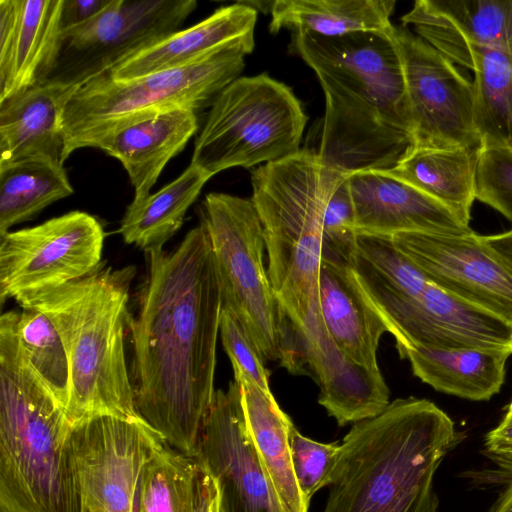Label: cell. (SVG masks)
Here are the masks:
<instances>
[{"mask_svg":"<svg viewBox=\"0 0 512 512\" xmlns=\"http://www.w3.org/2000/svg\"><path fill=\"white\" fill-rule=\"evenodd\" d=\"M147 275L127 328L141 418L176 451L196 457L214 397L221 287L203 223L171 251L145 252Z\"/></svg>","mask_w":512,"mask_h":512,"instance_id":"cell-1","label":"cell"},{"mask_svg":"<svg viewBox=\"0 0 512 512\" xmlns=\"http://www.w3.org/2000/svg\"><path fill=\"white\" fill-rule=\"evenodd\" d=\"M393 29L340 37L292 33L290 50L315 72L325 95L317 153L325 164L347 175L389 171L413 149Z\"/></svg>","mask_w":512,"mask_h":512,"instance_id":"cell-2","label":"cell"},{"mask_svg":"<svg viewBox=\"0 0 512 512\" xmlns=\"http://www.w3.org/2000/svg\"><path fill=\"white\" fill-rule=\"evenodd\" d=\"M433 402L399 398L379 415L354 423L323 482L322 512H438L434 476L461 441Z\"/></svg>","mask_w":512,"mask_h":512,"instance_id":"cell-3","label":"cell"},{"mask_svg":"<svg viewBox=\"0 0 512 512\" xmlns=\"http://www.w3.org/2000/svg\"><path fill=\"white\" fill-rule=\"evenodd\" d=\"M134 267L105 263L66 284L15 298L21 308L44 313L59 332L70 366L71 426L100 416L142 419L125 354Z\"/></svg>","mask_w":512,"mask_h":512,"instance_id":"cell-4","label":"cell"},{"mask_svg":"<svg viewBox=\"0 0 512 512\" xmlns=\"http://www.w3.org/2000/svg\"><path fill=\"white\" fill-rule=\"evenodd\" d=\"M17 315L0 317V510L82 512L72 426L19 350Z\"/></svg>","mask_w":512,"mask_h":512,"instance_id":"cell-5","label":"cell"},{"mask_svg":"<svg viewBox=\"0 0 512 512\" xmlns=\"http://www.w3.org/2000/svg\"><path fill=\"white\" fill-rule=\"evenodd\" d=\"M348 176L309 149L251 173V200L263 228L268 277L298 343L323 327L318 280L324 214L332 191Z\"/></svg>","mask_w":512,"mask_h":512,"instance_id":"cell-6","label":"cell"},{"mask_svg":"<svg viewBox=\"0 0 512 512\" xmlns=\"http://www.w3.org/2000/svg\"><path fill=\"white\" fill-rule=\"evenodd\" d=\"M201 223L212 246L222 308L239 320L264 362L279 360L290 373H302L294 331L264 267L263 228L252 200L209 193Z\"/></svg>","mask_w":512,"mask_h":512,"instance_id":"cell-7","label":"cell"},{"mask_svg":"<svg viewBox=\"0 0 512 512\" xmlns=\"http://www.w3.org/2000/svg\"><path fill=\"white\" fill-rule=\"evenodd\" d=\"M254 36L235 42L190 65L120 80L102 73L81 84L63 120L65 158L88 147L112 125L131 117L171 108L198 112L237 79Z\"/></svg>","mask_w":512,"mask_h":512,"instance_id":"cell-8","label":"cell"},{"mask_svg":"<svg viewBox=\"0 0 512 512\" xmlns=\"http://www.w3.org/2000/svg\"><path fill=\"white\" fill-rule=\"evenodd\" d=\"M307 115L292 89L266 73L238 77L210 106L191 164L209 178L297 153Z\"/></svg>","mask_w":512,"mask_h":512,"instance_id":"cell-9","label":"cell"},{"mask_svg":"<svg viewBox=\"0 0 512 512\" xmlns=\"http://www.w3.org/2000/svg\"><path fill=\"white\" fill-rule=\"evenodd\" d=\"M196 6L195 0H110L91 20L62 31L48 80L81 85L179 31Z\"/></svg>","mask_w":512,"mask_h":512,"instance_id":"cell-10","label":"cell"},{"mask_svg":"<svg viewBox=\"0 0 512 512\" xmlns=\"http://www.w3.org/2000/svg\"><path fill=\"white\" fill-rule=\"evenodd\" d=\"M413 125V149L482 146L475 126V89L449 58L394 26Z\"/></svg>","mask_w":512,"mask_h":512,"instance_id":"cell-11","label":"cell"},{"mask_svg":"<svg viewBox=\"0 0 512 512\" xmlns=\"http://www.w3.org/2000/svg\"><path fill=\"white\" fill-rule=\"evenodd\" d=\"M105 232L83 211L0 235V300L82 278L102 264Z\"/></svg>","mask_w":512,"mask_h":512,"instance_id":"cell-12","label":"cell"},{"mask_svg":"<svg viewBox=\"0 0 512 512\" xmlns=\"http://www.w3.org/2000/svg\"><path fill=\"white\" fill-rule=\"evenodd\" d=\"M395 245L437 287L512 325V271L473 230L464 234L403 232Z\"/></svg>","mask_w":512,"mask_h":512,"instance_id":"cell-13","label":"cell"},{"mask_svg":"<svg viewBox=\"0 0 512 512\" xmlns=\"http://www.w3.org/2000/svg\"><path fill=\"white\" fill-rule=\"evenodd\" d=\"M384 316L397 350L492 349L512 355V325L429 283L417 297L373 301Z\"/></svg>","mask_w":512,"mask_h":512,"instance_id":"cell-14","label":"cell"},{"mask_svg":"<svg viewBox=\"0 0 512 512\" xmlns=\"http://www.w3.org/2000/svg\"><path fill=\"white\" fill-rule=\"evenodd\" d=\"M194 459L217 479L222 512H283L248 436L235 380L215 390Z\"/></svg>","mask_w":512,"mask_h":512,"instance_id":"cell-15","label":"cell"},{"mask_svg":"<svg viewBox=\"0 0 512 512\" xmlns=\"http://www.w3.org/2000/svg\"><path fill=\"white\" fill-rule=\"evenodd\" d=\"M63 0H0V101L46 82L62 34Z\"/></svg>","mask_w":512,"mask_h":512,"instance_id":"cell-16","label":"cell"},{"mask_svg":"<svg viewBox=\"0 0 512 512\" xmlns=\"http://www.w3.org/2000/svg\"><path fill=\"white\" fill-rule=\"evenodd\" d=\"M401 21L455 64L473 50L512 51V0H418Z\"/></svg>","mask_w":512,"mask_h":512,"instance_id":"cell-17","label":"cell"},{"mask_svg":"<svg viewBox=\"0 0 512 512\" xmlns=\"http://www.w3.org/2000/svg\"><path fill=\"white\" fill-rule=\"evenodd\" d=\"M357 233L393 236L403 232H471L448 208L383 171L349 176Z\"/></svg>","mask_w":512,"mask_h":512,"instance_id":"cell-18","label":"cell"},{"mask_svg":"<svg viewBox=\"0 0 512 512\" xmlns=\"http://www.w3.org/2000/svg\"><path fill=\"white\" fill-rule=\"evenodd\" d=\"M198 127L194 110H159L112 125L88 147L121 162L134 188L133 201H139L150 194L166 164L184 149Z\"/></svg>","mask_w":512,"mask_h":512,"instance_id":"cell-19","label":"cell"},{"mask_svg":"<svg viewBox=\"0 0 512 512\" xmlns=\"http://www.w3.org/2000/svg\"><path fill=\"white\" fill-rule=\"evenodd\" d=\"M79 86L48 80L0 101V164L41 159L64 166V113Z\"/></svg>","mask_w":512,"mask_h":512,"instance_id":"cell-20","label":"cell"},{"mask_svg":"<svg viewBox=\"0 0 512 512\" xmlns=\"http://www.w3.org/2000/svg\"><path fill=\"white\" fill-rule=\"evenodd\" d=\"M318 299L324 327L336 347L354 362L378 370V345L390 328L349 263L322 258Z\"/></svg>","mask_w":512,"mask_h":512,"instance_id":"cell-21","label":"cell"},{"mask_svg":"<svg viewBox=\"0 0 512 512\" xmlns=\"http://www.w3.org/2000/svg\"><path fill=\"white\" fill-rule=\"evenodd\" d=\"M256 20L257 10L246 2L220 7L197 24L167 36L104 73L126 80L190 65L254 36Z\"/></svg>","mask_w":512,"mask_h":512,"instance_id":"cell-22","label":"cell"},{"mask_svg":"<svg viewBox=\"0 0 512 512\" xmlns=\"http://www.w3.org/2000/svg\"><path fill=\"white\" fill-rule=\"evenodd\" d=\"M241 405L248 436L263 475L283 512H308L297 484L290 455L289 432L294 425L271 390L238 375Z\"/></svg>","mask_w":512,"mask_h":512,"instance_id":"cell-23","label":"cell"},{"mask_svg":"<svg viewBox=\"0 0 512 512\" xmlns=\"http://www.w3.org/2000/svg\"><path fill=\"white\" fill-rule=\"evenodd\" d=\"M413 374L435 390L468 400H489L504 383L509 352L492 349H428L398 351Z\"/></svg>","mask_w":512,"mask_h":512,"instance_id":"cell-24","label":"cell"},{"mask_svg":"<svg viewBox=\"0 0 512 512\" xmlns=\"http://www.w3.org/2000/svg\"><path fill=\"white\" fill-rule=\"evenodd\" d=\"M481 150L482 146L414 148L393 169L383 172L435 199L469 226Z\"/></svg>","mask_w":512,"mask_h":512,"instance_id":"cell-25","label":"cell"},{"mask_svg":"<svg viewBox=\"0 0 512 512\" xmlns=\"http://www.w3.org/2000/svg\"><path fill=\"white\" fill-rule=\"evenodd\" d=\"M394 0H277L269 30L340 37L359 32H390Z\"/></svg>","mask_w":512,"mask_h":512,"instance_id":"cell-26","label":"cell"},{"mask_svg":"<svg viewBox=\"0 0 512 512\" xmlns=\"http://www.w3.org/2000/svg\"><path fill=\"white\" fill-rule=\"evenodd\" d=\"M210 178L190 165L163 188L127 206L119 233L144 252L163 248L181 228L190 206Z\"/></svg>","mask_w":512,"mask_h":512,"instance_id":"cell-27","label":"cell"},{"mask_svg":"<svg viewBox=\"0 0 512 512\" xmlns=\"http://www.w3.org/2000/svg\"><path fill=\"white\" fill-rule=\"evenodd\" d=\"M459 65L474 72V117L482 148L512 154V51L473 50Z\"/></svg>","mask_w":512,"mask_h":512,"instance_id":"cell-28","label":"cell"},{"mask_svg":"<svg viewBox=\"0 0 512 512\" xmlns=\"http://www.w3.org/2000/svg\"><path fill=\"white\" fill-rule=\"evenodd\" d=\"M73 192L64 166L41 159L0 164V235Z\"/></svg>","mask_w":512,"mask_h":512,"instance_id":"cell-29","label":"cell"},{"mask_svg":"<svg viewBox=\"0 0 512 512\" xmlns=\"http://www.w3.org/2000/svg\"><path fill=\"white\" fill-rule=\"evenodd\" d=\"M75 471L82 512H137L144 462L119 452L78 456Z\"/></svg>","mask_w":512,"mask_h":512,"instance_id":"cell-30","label":"cell"},{"mask_svg":"<svg viewBox=\"0 0 512 512\" xmlns=\"http://www.w3.org/2000/svg\"><path fill=\"white\" fill-rule=\"evenodd\" d=\"M349 265L372 301L417 297L430 283L392 236L357 233Z\"/></svg>","mask_w":512,"mask_h":512,"instance_id":"cell-31","label":"cell"},{"mask_svg":"<svg viewBox=\"0 0 512 512\" xmlns=\"http://www.w3.org/2000/svg\"><path fill=\"white\" fill-rule=\"evenodd\" d=\"M16 337L27 365L65 413L70 398V366L59 332L41 311L22 308L16 319Z\"/></svg>","mask_w":512,"mask_h":512,"instance_id":"cell-32","label":"cell"},{"mask_svg":"<svg viewBox=\"0 0 512 512\" xmlns=\"http://www.w3.org/2000/svg\"><path fill=\"white\" fill-rule=\"evenodd\" d=\"M198 463L165 443L146 463L137 512H195Z\"/></svg>","mask_w":512,"mask_h":512,"instance_id":"cell-33","label":"cell"},{"mask_svg":"<svg viewBox=\"0 0 512 512\" xmlns=\"http://www.w3.org/2000/svg\"><path fill=\"white\" fill-rule=\"evenodd\" d=\"M289 447L294 475L307 504L322 488L323 482L333 468L341 444L320 443L302 435L293 425L289 432Z\"/></svg>","mask_w":512,"mask_h":512,"instance_id":"cell-34","label":"cell"},{"mask_svg":"<svg viewBox=\"0 0 512 512\" xmlns=\"http://www.w3.org/2000/svg\"><path fill=\"white\" fill-rule=\"evenodd\" d=\"M349 176L332 191L324 214L322 258L349 263L356 244Z\"/></svg>","mask_w":512,"mask_h":512,"instance_id":"cell-35","label":"cell"},{"mask_svg":"<svg viewBox=\"0 0 512 512\" xmlns=\"http://www.w3.org/2000/svg\"><path fill=\"white\" fill-rule=\"evenodd\" d=\"M476 199L512 223V154L482 148L476 175Z\"/></svg>","mask_w":512,"mask_h":512,"instance_id":"cell-36","label":"cell"},{"mask_svg":"<svg viewBox=\"0 0 512 512\" xmlns=\"http://www.w3.org/2000/svg\"><path fill=\"white\" fill-rule=\"evenodd\" d=\"M219 334L234 376L249 377L263 389L270 390L269 373L256 346L239 320L226 308L221 309Z\"/></svg>","mask_w":512,"mask_h":512,"instance_id":"cell-37","label":"cell"},{"mask_svg":"<svg viewBox=\"0 0 512 512\" xmlns=\"http://www.w3.org/2000/svg\"><path fill=\"white\" fill-rule=\"evenodd\" d=\"M485 448L496 461L512 469V412L506 413L485 438Z\"/></svg>","mask_w":512,"mask_h":512,"instance_id":"cell-38","label":"cell"},{"mask_svg":"<svg viewBox=\"0 0 512 512\" xmlns=\"http://www.w3.org/2000/svg\"><path fill=\"white\" fill-rule=\"evenodd\" d=\"M110 0H63L62 31L83 24L100 13Z\"/></svg>","mask_w":512,"mask_h":512,"instance_id":"cell-39","label":"cell"},{"mask_svg":"<svg viewBox=\"0 0 512 512\" xmlns=\"http://www.w3.org/2000/svg\"><path fill=\"white\" fill-rule=\"evenodd\" d=\"M198 466L195 512H222L217 479L204 467Z\"/></svg>","mask_w":512,"mask_h":512,"instance_id":"cell-40","label":"cell"},{"mask_svg":"<svg viewBox=\"0 0 512 512\" xmlns=\"http://www.w3.org/2000/svg\"><path fill=\"white\" fill-rule=\"evenodd\" d=\"M491 252L512 271V229L493 234L480 235Z\"/></svg>","mask_w":512,"mask_h":512,"instance_id":"cell-41","label":"cell"},{"mask_svg":"<svg viewBox=\"0 0 512 512\" xmlns=\"http://www.w3.org/2000/svg\"><path fill=\"white\" fill-rule=\"evenodd\" d=\"M493 512H512V479L497 501Z\"/></svg>","mask_w":512,"mask_h":512,"instance_id":"cell-42","label":"cell"},{"mask_svg":"<svg viewBox=\"0 0 512 512\" xmlns=\"http://www.w3.org/2000/svg\"><path fill=\"white\" fill-rule=\"evenodd\" d=\"M507 411H508V412H512V401H511V403L509 404Z\"/></svg>","mask_w":512,"mask_h":512,"instance_id":"cell-43","label":"cell"},{"mask_svg":"<svg viewBox=\"0 0 512 512\" xmlns=\"http://www.w3.org/2000/svg\"><path fill=\"white\" fill-rule=\"evenodd\" d=\"M0 512H5V511H3V510H0Z\"/></svg>","mask_w":512,"mask_h":512,"instance_id":"cell-44","label":"cell"}]
</instances>
